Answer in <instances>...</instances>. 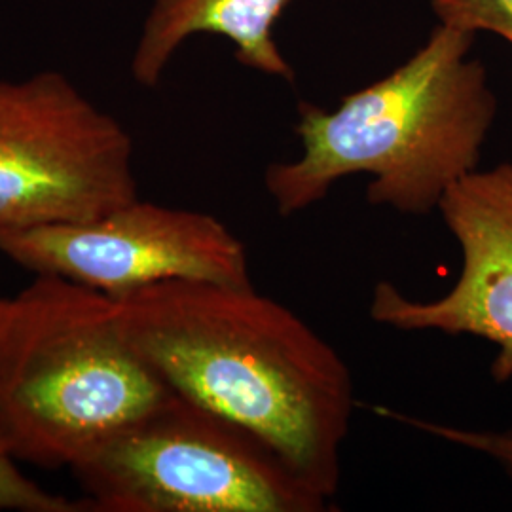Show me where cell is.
Instances as JSON below:
<instances>
[{
  "label": "cell",
  "mask_w": 512,
  "mask_h": 512,
  "mask_svg": "<svg viewBox=\"0 0 512 512\" xmlns=\"http://www.w3.org/2000/svg\"><path fill=\"white\" fill-rule=\"evenodd\" d=\"M129 346L173 393L274 450L334 501L355 385L340 353L253 285L169 279L116 300Z\"/></svg>",
  "instance_id": "1"
},
{
  "label": "cell",
  "mask_w": 512,
  "mask_h": 512,
  "mask_svg": "<svg viewBox=\"0 0 512 512\" xmlns=\"http://www.w3.org/2000/svg\"><path fill=\"white\" fill-rule=\"evenodd\" d=\"M473 33L437 25L401 67L327 110L302 101L294 133L302 154L266 169L281 217L329 196L351 175H370L366 202L406 217L439 209L444 194L478 169L497 97L486 67L469 59Z\"/></svg>",
  "instance_id": "2"
},
{
  "label": "cell",
  "mask_w": 512,
  "mask_h": 512,
  "mask_svg": "<svg viewBox=\"0 0 512 512\" xmlns=\"http://www.w3.org/2000/svg\"><path fill=\"white\" fill-rule=\"evenodd\" d=\"M169 393L107 294L37 275L0 298V444L18 463L71 467Z\"/></svg>",
  "instance_id": "3"
},
{
  "label": "cell",
  "mask_w": 512,
  "mask_h": 512,
  "mask_svg": "<svg viewBox=\"0 0 512 512\" xmlns=\"http://www.w3.org/2000/svg\"><path fill=\"white\" fill-rule=\"evenodd\" d=\"M69 469L90 512H325L332 505L255 435L173 391Z\"/></svg>",
  "instance_id": "4"
},
{
  "label": "cell",
  "mask_w": 512,
  "mask_h": 512,
  "mask_svg": "<svg viewBox=\"0 0 512 512\" xmlns=\"http://www.w3.org/2000/svg\"><path fill=\"white\" fill-rule=\"evenodd\" d=\"M137 198L131 135L69 76L0 78V236L92 220Z\"/></svg>",
  "instance_id": "5"
},
{
  "label": "cell",
  "mask_w": 512,
  "mask_h": 512,
  "mask_svg": "<svg viewBox=\"0 0 512 512\" xmlns=\"http://www.w3.org/2000/svg\"><path fill=\"white\" fill-rule=\"evenodd\" d=\"M0 251L114 300L169 279L251 285L247 249L224 222L139 198L92 220L2 234Z\"/></svg>",
  "instance_id": "6"
},
{
  "label": "cell",
  "mask_w": 512,
  "mask_h": 512,
  "mask_svg": "<svg viewBox=\"0 0 512 512\" xmlns=\"http://www.w3.org/2000/svg\"><path fill=\"white\" fill-rule=\"evenodd\" d=\"M440 217L461 249L456 285L435 300L410 298L380 281L370 319L406 332L469 334L497 346L490 376L512 380V164L476 169L440 200Z\"/></svg>",
  "instance_id": "7"
},
{
  "label": "cell",
  "mask_w": 512,
  "mask_h": 512,
  "mask_svg": "<svg viewBox=\"0 0 512 512\" xmlns=\"http://www.w3.org/2000/svg\"><path fill=\"white\" fill-rule=\"evenodd\" d=\"M291 0H152L131 57V76L156 88L173 55L188 38L215 35L234 44L236 59L258 73L294 82L274 27Z\"/></svg>",
  "instance_id": "8"
},
{
  "label": "cell",
  "mask_w": 512,
  "mask_h": 512,
  "mask_svg": "<svg viewBox=\"0 0 512 512\" xmlns=\"http://www.w3.org/2000/svg\"><path fill=\"white\" fill-rule=\"evenodd\" d=\"M374 412L382 418L395 421V423H403L406 427H412V429L425 433V435H431L435 439L446 440L459 448H467V450L478 452L486 458L494 459L495 463L501 465V469L512 480V429L494 431V429L456 427V425L423 420L418 416L404 414V412L387 408V406H376Z\"/></svg>",
  "instance_id": "9"
},
{
  "label": "cell",
  "mask_w": 512,
  "mask_h": 512,
  "mask_svg": "<svg viewBox=\"0 0 512 512\" xmlns=\"http://www.w3.org/2000/svg\"><path fill=\"white\" fill-rule=\"evenodd\" d=\"M84 512L82 499L52 494L23 475L18 461L0 444V512Z\"/></svg>",
  "instance_id": "10"
},
{
  "label": "cell",
  "mask_w": 512,
  "mask_h": 512,
  "mask_svg": "<svg viewBox=\"0 0 512 512\" xmlns=\"http://www.w3.org/2000/svg\"><path fill=\"white\" fill-rule=\"evenodd\" d=\"M440 25L465 33H494L512 46V0H433Z\"/></svg>",
  "instance_id": "11"
}]
</instances>
